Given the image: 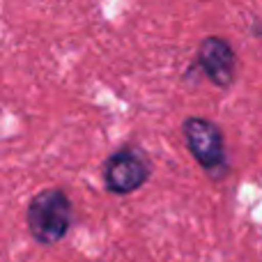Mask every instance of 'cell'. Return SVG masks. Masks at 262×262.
I'll list each match as a JSON object with an SVG mask.
<instances>
[{"mask_svg": "<svg viewBox=\"0 0 262 262\" xmlns=\"http://www.w3.org/2000/svg\"><path fill=\"white\" fill-rule=\"evenodd\" d=\"M182 134L186 147L200 163V168H205L209 175L219 180L226 172V143H223L221 127L207 118L191 115L182 122Z\"/></svg>", "mask_w": 262, "mask_h": 262, "instance_id": "2", "label": "cell"}, {"mask_svg": "<svg viewBox=\"0 0 262 262\" xmlns=\"http://www.w3.org/2000/svg\"><path fill=\"white\" fill-rule=\"evenodd\" d=\"M72 200L62 189H44L28 203V230L39 244H55L72 228Z\"/></svg>", "mask_w": 262, "mask_h": 262, "instance_id": "1", "label": "cell"}, {"mask_svg": "<svg viewBox=\"0 0 262 262\" xmlns=\"http://www.w3.org/2000/svg\"><path fill=\"white\" fill-rule=\"evenodd\" d=\"M198 64L216 88H230L237 76V55L230 41L209 35L198 46Z\"/></svg>", "mask_w": 262, "mask_h": 262, "instance_id": "4", "label": "cell"}, {"mask_svg": "<svg viewBox=\"0 0 262 262\" xmlns=\"http://www.w3.org/2000/svg\"><path fill=\"white\" fill-rule=\"evenodd\" d=\"M152 177V161L136 145L115 149L104 163V184L111 193L129 195Z\"/></svg>", "mask_w": 262, "mask_h": 262, "instance_id": "3", "label": "cell"}]
</instances>
